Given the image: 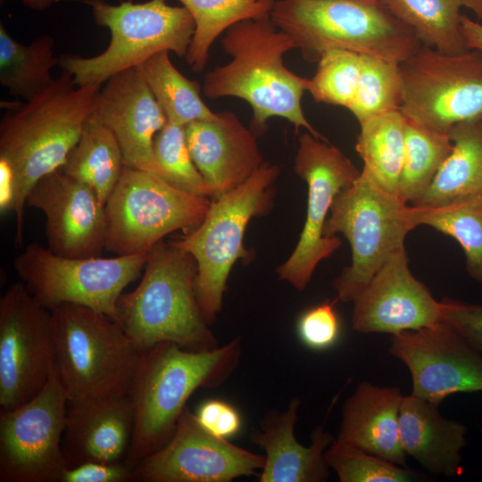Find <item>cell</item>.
<instances>
[{
	"mask_svg": "<svg viewBox=\"0 0 482 482\" xmlns=\"http://www.w3.org/2000/svg\"><path fill=\"white\" fill-rule=\"evenodd\" d=\"M442 320V305L411 272L405 247L395 253L353 300V328L391 335Z\"/></svg>",
	"mask_w": 482,
	"mask_h": 482,
	"instance_id": "d6986e66",
	"label": "cell"
},
{
	"mask_svg": "<svg viewBox=\"0 0 482 482\" xmlns=\"http://www.w3.org/2000/svg\"><path fill=\"white\" fill-rule=\"evenodd\" d=\"M461 21L462 36L468 47L482 50V24L463 14Z\"/></svg>",
	"mask_w": 482,
	"mask_h": 482,
	"instance_id": "ee69618b",
	"label": "cell"
},
{
	"mask_svg": "<svg viewBox=\"0 0 482 482\" xmlns=\"http://www.w3.org/2000/svg\"><path fill=\"white\" fill-rule=\"evenodd\" d=\"M265 456L206 430L187 406L174 435L135 467L139 482H231L260 475Z\"/></svg>",
	"mask_w": 482,
	"mask_h": 482,
	"instance_id": "2e32d148",
	"label": "cell"
},
{
	"mask_svg": "<svg viewBox=\"0 0 482 482\" xmlns=\"http://www.w3.org/2000/svg\"><path fill=\"white\" fill-rule=\"evenodd\" d=\"M403 101L400 63L361 54L358 87L348 109L359 123L379 114L400 111Z\"/></svg>",
	"mask_w": 482,
	"mask_h": 482,
	"instance_id": "e575fe53",
	"label": "cell"
},
{
	"mask_svg": "<svg viewBox=\"0 0 482 482\" xmlns=\"http://www.w3.org/2000/svg\"><path fill=\"white\" fill-rule=\"evenodd\" d=\"M23 4L34 11H44L52 6L55 0H21Z\"/></svg>",
	"mask_w": 482,
	"mask_h": 482,
	"instance_id": "f6af8a7d",
	"label": "cell"
},
{
	"mask_svg": "<svg viewBox=\"0 0 482 482\" xmlns=\"http://www.w3.org/2000/svg\"><path fill=\"white\" fill-rule=\"evenodd\" d=\"M411 207L363 169L336 195L323 235L342 234L352 250L351 264L333 281L337 300L353 302L383 264L405 247L406 236L414 229Z\"/></svg>",
	"mask_w": 482,
	"mask_h": 482,
	"instance_id": "9c48e42d",
	"label": "cell"
},
{
	"mask_svg": "<svg viewBox=\"0 0 482 482\" xmlns=\"http://www.w3.org/2000/svg\"><path fill=\"white\" fill-rule=\"evenodd\" d=\"M68 398L55 367L41 391L0 411V481L60 482Z\"/></svg>",
	"mask_w": 482,
	"mask_h": 482,
	"instance_id": "5bb4252c",
	"label": "cell"
},
{
	"mask_svg": "<svg viewBox=\"0 0 482 482\" xmlns=\"http://www.w3.org/2000/svg\"><path fill=\"white\" fill-rule=\"evenodd\" d=\"M195 21V32L186 60L190 68L202 71L216 38L234 24L245 20L270 17L275 0H178Z\"/></svg>",
	"mask_w": 482,
	"mask_h": 482,
	"instance_id": "1f68e13d",
	"label": "cell"
},
{
	"mask_svg": "<svg viewBox=\"0 0 482 482\" xmlns=\"http://www.w3.org/2000/svg\"><path fill=\"white\" fill-rule=\"evenodd\" d=\"M413 228L431 227L461 246L469 276L482 285V195L457 198L436 205H411Z\"/></svg>",
	"mask_w": 482,
	"mask_h": 482,
	"instance_id": "f546056e",
	"label": "cell"
},
{
	"mask_svg": "<svg viewBox=\"0 0 482 482\" xmlns=\"http://www.w3.org/2000/svg\"><path fill=\"white\" fill-rule=\"evenodd\" d=\"M185 135L191 158L212 191V198L236 188L263 163L257 137L230 111L192 121Z\"/></svg>",
	"mask_w": 482,
	"mask_h": 482,
	"instance_id": "44dd1931",
	"label": "cell"
},
{
	"mask_svg": "<svg viewBox=\"0 0 482 482\" xmlns=\"http://www.w3.org/2000/svg\"><path fill=\"white\" fill-rule=\"evenodd\" d=\"M400 69L406 118L445 134L482 120V50L448 54L422 45Z\"/></svg>",
	"mask_w": 482,
	"mask_h": 482,
	"instance_id": "7c38bea8",
	"label": "cell"
},
{
	"mask_svg": "<svg viewBox=\"0 0 482 482\" xmlns=\"http://www.w3.org/2000/svg\"><path fill=\"white\" fill-rule=\"evenodd\" d=\"M135 481L134 467L126 461H87L65 468L60 482H129Z\"/></svg>",
	"mask_w": 482,
	"mask_h": 482,
	"instance_id": "60d3db41",
	"label": "cell"
},
{
	"mask_svg": "<svg viewBox=\"0 0 482 482\" xmlns=\"http://www.w3.org/2000/svg\"><path fill=\"white\" fill-rule=\"evenodd\" d=\"M448 135L453 142L451 154L424 195L412 205L431 206L482 195V120L457 124Z\"/></svg>",
	"mask_w": 482,
	"mask_h": 482,
	"instance_id": "83f0119b",
	"label": "cell"
},
{
	"mask_svg": "<svg viewBox=\"0 0 482 482\" xmlns=\"http://www.w3.org/2000/svg\"><path fill=\"white\" fill-rule=\"evenodd\" d=\"M325 458L341 482H409L417 478L407 467L334 442L327 449Z\"/></svg>",
	"mask_w": 482,
	"mask_h": 482,
	"instance_id": "74e56055",
	"label": "cell"
},
{
	"mask_svg": "<svg viewBox=\"0 0 482 482\" xmlns=\"http://www.w3.org/2000/svg\"><path fill=\"white\" fill-rule=\"evenodd\" d=\"M147 257L148 253L69 258L34 243L15 258L14 269L34 299L47 310L76 303L117 321V301L123 289L138 277Z\"/></svg>",
	"mask_w": 482,
	"mask_h": 482,
	"instance_id": "8fae6325",
	"label": "cell"
},
{
	"mask_svg": "<svg viewBox=\"0 0 482 482\" xmlns=\"http://www.w3.org/2000/svg\"><path fill=\"white\" fill-rule=\"evenodd\" d=\"M279 167L263 162L236 188L212 199L204 220L179 239L172 241L191 253L197 263L195 295L206 321L211 325L222 309L230 270L238 259L249 258L244 235L252 218L269 212L273 184Z\"/></svg>",
	"mask_w": 482,
	"mask_h": 482,
	"instance_id": "ba28073f",
	"label": "cell"
},
{
	"mask_svg": "<svg viewBox=\"0 0 482 482\" xmlns=\"http://www.w3.org/2000/svg\"><path fill=\"white\" fill-rule=\"evenodd\" d=\"M15 183L12 170L6 162L0 161V211H13Z\"/></svg>",
	"mask_w": 482,
	"mask_h": 482,
	"instance_id": "7bdbcfd3",
	"label": "cell"
},
{
	"mask_svg": "<svg viewBox=\"0 0 482 482\" xmlns=\"http://www.w3.org/2000/svg\"><path fill=\"white\" fill-rule=\"evenodd\" d=\"M27 203L46 215L48 249L69 258L100 257L105 249V205L86 184L57 170L40 179Z\"/></svg>",
	"mask_w": 482,
	"mask_h": 482,
	"instance_id": "ac0fdd59",
	"label": "cell"
},
{
	"mask_svg": "<svg viewBox=\"0 0 482 482\" xmlns=\"http://www.w3.org/2000/svg\"><path fill=\"white\" fill-rule=\"evenodd\" d=\"M54 368L51 312L14 282L0 298V411L31 400Z\"/></svg>",
	"mask_w": 482,
	"mask_h": 482,
	"instance_id": "9a60e30c",
	"label": "cell"
},
{
	"mask_svg": "<svg viewBox=\"0 0 482 482\" xmlns=\"http://www.w3.org/2000/svg\"><path fill=\"white\" fill-rule=\"evenodd\" d=\"M294 162L296 175L308 187L306 218L295 250L276 272L279 279L303 291L318 264L341 245L337 236L326 237L323 229L336 195L361 171L337 147L309 131L298 138Z\"/></svg>",
	"mask_w": 482,
	"mask_h": 482,
	"instance_id": "4fadbf2b",
	"label": "cell"
},
{
	"mask_svg": "<svg viewBox=\"0 0 482 482\" xmlns=\"http://www.w3.org/2000/svg\"><path fill=\"white\" fill-rule=\"evenodd\" d=\"M452 151L453 142L448 134L405 117L404 158L398 196L408 204L417 203L429 188Z\"/></svg>",
	"mask_w": 482,
	"mask_h": 482,
	"instance_id": "836d02e7",
	"label": "cell"
},
{
	"mask_svg": "<svg viewBox=\"0 0 482 482\" xmlns=\"http://www.w3.org/2000/svg\"><path fill=\"white\" fill-rule=\"evenodd\" d=\"M221 46L231 60L206 72L203 92L207 98L233 96L246 101L253 111L250 129L256 137L267 130L270 119L280 117L291 122L295 131L303 128L327 141L302 108L310 79L284 64V55L295 48V43L270 17L234 24L225 31Z\"/></svg>",
	"mask_w": 482,
	"mask_h": 482,
	"instance_id": "7a4b0ae2",
	"label": "cell"
},
{
	"mask_svg": "<svg viewBox=\"0 0 482 482\" xmlns=\"http://www.w3.org/2000/svg\"><path fill=\"white\" fill-rule=\"evenodd\" d=\"M123 167V155L116 137L93 112L61 170L88 186L105 205Z\"/></svg>",
	"mask_w": 482,
	"mask_h": 482,
	"instance_id": "4316f807",
	"label": "cell"
},
{
	"mask_svg": "<svg viewBox=\"0 0 482 482\" xmlns=\"http://www.w3.org/2000/svg\"><path fill=\"white\" fill-rule=\"evenodd\" d=\"M194 256L162 240L148 252L139 285L122 293L116 304L117 321L143 348L172 342L192 352L216 349L218 342L198 303Z\"/></svg>",
	"mask_w": 482,
	"mask_h": 482,
	"instance_id": "277c9868",
	"label": "cell"
},
{
	"mask_svg": "<svg viewBox=\"0 0 482 482\" xmlns=\"http://www.w3.org/2000/svg\"><path fill=\"white\" fill-rule=\"evenodd\" d=\"M56 65L53 37L43 35L23 45L0 24V84L10 95L30 100L54 82L52 70Z\"/></svg>",
	"mask_w": 482,
	"mask_h": 482,
	"instance_id": "f1b7e54d",
	"label": "cell"
},
{
	"mask_svg": "<svg viewBox=\"0 0 482 482\" xmlns=\"http://www.w3.org/2000/svg\"><path fill=\"white\" fill-rule=\"evenodd\" d=\"M270 19L312 62L345 49L402 63L422 46L380 0H278Z\"/></svg>",
	"mask_w": 482,
	"mask_h": 482,
	"instance_id": "8992f818",
	"label": "cell"
},
{
	"mask_svg": "<svg viewBox=\"0 0 482 482\" xmlns=\"http://www.w3.org/2000/svg\"><path fill=\"white\" fill-rule=\"evenodd\" d=\"M301 400H290L287 410L268 411L259 429L250 440L265 452V463L260 482H324L329 478L325 453L333 444V436L320 426L311 436L309 446L300 444L295 436Z\"/></svg>",
	"mask_w": 482,
	"mask_h": 482,
	"instance_id": "7402d4cb",
	"label": "cell"
},
{
	"mask_svg": "<svg viewBox=\"0 0 482 482\" xmlns=\"http://www.w3.org/2000/svg\"><path fill=\"white\" fill-rule=\"evenodd\" d=\"M198 422L212 434L229 438L241 428L242 419L238 411L220 399L204 402L195 413Z\"/></svg>",
	"mask_w": 482,
	"mask_h": 482,
	"instance_id": "b9f144b4",
	"label": "cell"
},
{
	"mask_svg": "<svg viewBox=\"0 0 482 482\" xmlns=\"http://www.w3.org/2000/svg\"><path fill=\"white\" fill-rule=\"evenodd\" d=\"M243 352L241 337L208 352H192L172 342L147 348L128 396L134 430L126 462L135 467L172 437L193 393L221 386L237 368Z\"/></svg>",
	"mask_w": 482,
	"mask_h": 482,
	"instance_id": "3957f363",
	"label": "cell"
},
{
	"mask_svg": "<svg viewBox=\"0 0 482 482\" xmlns=\"http://www.w3.org/2000/svg\"><path fill=\"white\" fill-rule=\"evenodd\" d=\"M158 175L187 194L212 198V191L195 165L186 141L185 128L167 120L153 143Z\"/></svg>",
	"mask_w": 482,
	"mask_h": 482,
	"instance_id": "d590c367",
	"label": "cell"
},
{
	"mask_svg": "<svg viewBox=\"0 0 482 482\" xmlns=\"http://www.w3.org/2000/svg\"><path fill=\"white\" fill-rule=\"evenodd\" d=\"M296 328L300 340L308 348L322 351L333 346L340 333L334 302L328 300L306 310L300 316Z\"/></svg>",
	"mask_w": 482,
	"mask_h": 482,
	"instance_id": "f35d334b",
	"label": "cell"
},
{
	"mask_svg": "<svg viewBox=\"0 0 482 482\" xmlns=\"http://www.w3.org/2000/svg\"><path fill=\"white\" fill-rule=\"evenodd\" d=\"M136 69L169 121L186 126L197 120L217 116V112L210 110L202 100L199 83L188 79L176 69L168 51L151 56Z\"/></svg>",
	"mask_w": 482,
	"mask_h": 482,
	"instance_id": "d6a6232c",
	"label": "cell"
},
{
	"mask_svg": "<svg viewBox=\"0 0 482 482\" xmlns=\"http://www.w3.org/2000/svg\"><path fill=\"white\" fill-rule=\"evenodd\" d=\"M423 46L457 54L470 50L461 32V8L482 21V0H380Z\"/></svg>",
	"mask_w": 482,
	"mask_h": 482,
	"instance_id": "484cf974",
	"label": "cell"
},
{
	"mask_svg": "<svg viewBox=\"0 0 482 482\" xmlns=\"http://www.w3.org/2000/svg\"><path fill=\"white\" fill-rule=\"evenodd\" d=\"M467 427L443 417L438 404L411 395H403L399 412V438L406 453L436 474L462 473L461 450Z\"/></svg>",
	"mask_w": 482,
	"mask_h": 482,
	"instance_id": "d4e9b609",
	"label": "cell"
},
{
	"mask_svg": "<svg viewBox=\"0 0 482 482\" xmlns=\"http://www.w3.org/2000/svg\"><path fill=\"white\" fill-rule=\"evenodd\" d=\"M389 352L410 370L411 395L439 404L482 392V354L444 320L392 335Z\"/></svg>",
	"mask_w": 482,
	"mask_h": 482,
	"instance_id": "e0dca14e",
	"label": "cell"
},
{
	"mask_svg": "<svg viewBox=\"0 0 482 482\" xmlns=\"http://www.w3.org/2000/svg\"><path fill=\"white\" fill-rule=\"evenodd\" d=\"M442 320L453 328L473 348L482 353V304L444 298Z\"/></svg>",
	"mask_w": 482,
	"mask_h": 482,
	"instance_id": "ab89813d",
	"label": "cell"
},
{
	"mask_svg": "<svg viewBox=\"0 0 482 482\" xmlns=\"http://www.w3.org/2000/svg\"><path fill=\"white\" fill-rule=\"evenodd\" d=\"M94 112L116 137L125 166L159 177L153 143L167 117L136 68L104 82Z\"/></svg>",
	"mask_w": 482,
	"mask_h": 482,
	"instance_id": "ffe728a7",
	"label": "cell"
},
{
	"mask_svg": "<svg viewBox=\"0 0 482 482\" xmlns=\"http://www.w3.org/2000/svg\"><path fill=\"white\" fill-rule=\"evenodd\" d=\"M103 84L77 86L62 71L54 82L30 100L6 112L0 121V161L15 183L14 243L23 241L28 195L44 176L60 170L95 111Z\"/></svg>",
	"mask_w": 482,
	"mask_h": 482,
	"instance_id": "6da1fadb",
	"label": "cell"
},
{
	"mask_svg": "<svg viewBox=\"0 0 482 482\" xmlns=\"http://www.w3.org/2000/svg\"><path fill=\"white\" fill-rule=\"evenodd\" d=\"M84 3L90 6L96 23L110 30L111 40L96 56L65 54L59 57V65L72 75L77 86L103 84L162 51L186 57L195 27L186 7L169 5L165 0Z\"/></svg>",
	"mask_w": 482,
	"mask_h": 482,
	"instance_id": "52a82bcc",
	"label": "cell"
},
{
	"mask_svg": "<svg viewBox=\"0 0 482 482\" xmlns=\"http://www.w3.org/2000/svg\"><path fill=\"white\" fill-rule=\"evenodd\" d=\"M211 202L182 192L153 173L124 165L105 204V250L118 256L148 253L168 234L197 227Z\"/></svg>",
	"mask_w": 482,
	"mask_h": 482,
	"instance_id": "30bf717a",
	"label": "cell"
},
{
	"mask_svg": "<svg viewBox=\"0 0 482 482\" xmlns=\"http://www.w3.org/2000/svg\"><path fill=\"white\" fill-rule=\"evenodd\" d=\"M356 152L363 170L384 189L397 194L403 164L405 117L401 111L374 116L360 123Z\"/></svg>",
	"mask_w": 482,
	"mask_h": 482,
	"instance_id": "4dcf8cb0",
	"label": "cell"
},
{
	"mask_svg": "<svg viewBox=\"0 0 482 482\" xmlns=\"http://www.w3.org/2000/svg\"><path fill=\"white\" fill-rule=\"evenodd\" d=\"M403 395L397 386L363 381L345 400L334 443L362 450L406 467L399 438V412Z\"/></svg>",
	"mask_w": 482,
	"mask_h": 482,
	"instance_id": "cb8c5ba5",
	"label": "cell"
},
{
	"mask_svg": "<svg viewBox=\"0 0 482 482\" xmlns=\"http://www.w3.org/2000/svg\"><path fill=\"white\" fill-rule=\"evenodd\" d=\"M49 311L54 367L68 403L128 395L146 349L104 313L76 303Z\"/></svg>",
	"mask_w": 482,
	"mask_h": 482,
	"instance_id": "5b68a950",
	"label": "cell"
},
{
	"mask_svg": "<svg viewBox=\"0 0 482 482\" xmlns=\"http://www.w3.org/2000/svg\"><path fill=\"white\" fill-rule=\"evenodd\" d=\"M308 92L317 103L349 109L354 98L361 71V54L345 49H330L320 57Z\"/></svg>",
	"mask_w": 482,
	"mask_h": 482,
	"instance_id": "8d00e7d4",
	"label": "cell"
},
{
	"mask_svg": "<svg viewBox=\"0 0 482 482\" xmlns=\"http://www.w3.org/2000/svg\"><path fill=\"white\" fill-rule=\"evenodd\" d=\"M134 430L128 395L68 403L62 449L66 468L87 461H126Z\"/></svg>",
	"mask_w": 482,
	"mask_h": 482,
	"instance_id": "603a6c76",
	"label": "cell"
}]
</instances>
